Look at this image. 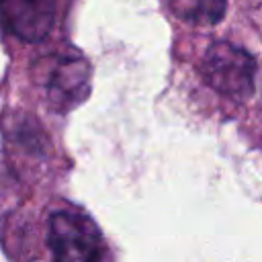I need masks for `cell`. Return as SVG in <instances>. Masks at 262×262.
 <instances>
[{
	"instance_id": "1",
	"label": "cell",
	"mask_w": 262,
	"mask_h": 262,
	"mask_svg": "<svg viewBox=\"0 0 262 262\" xmlns=\"http://www.w3.org/2000/svg\"><path fill=\"white\" fill-rule=\"evenodd\" d=\"M53 262H102L104 244L94 221L80 211H57L49 219Z\"/></svg>"
},
{
	"instance_id": "2",
	"label": "cell",
	"mask_w": 262,
	"mask_h": 262,
	"mask_svg": "<svg viewBox=\"0 0 262 262\" xmlns=\"http://www.w3.org/2000/svg\"><path fill=\"white\" fill-rule=\"evenodd\" d=\"M203 76L217 92L244 100L254 92L256 61L246 49L229 41H215L205 51Z\"/></svg>"
},
{
	"instance_id": "3",
	"label": "cell",
	"mask_w": 262,
	"mask_h": 262,
	"mask_svg": "<svg viewBox=\"0 0 262 262\" xmlns=\"http://www.w3.org/2000/svg\"><path fill=\"white\" fill-rule=\"evenodd\" d=\"M57 16V0H2V20L6 31L23 41L45 39Z\"/></svg>"
},
{
	"instance_id": "4",
	"label": "cell",
	"mask_w": 262,
	"mask_h": 262,
	"mask_svg": "<svg viewBox=\"0 0 262 262\" xmlns=\"http://www.w3.org/2000/svg\"><path fill=\"white\" fill-rule=\"evenodd\" d=\"M90 88V68L82 55H63L55 61L49 80L47 96L57 111H68L86 98Z\"/></svg>"
},
{
	"instance_id": "5",
	"label": "cell",
	"mask_w": 262,
	"mask_h": 262,
	"mask_svg": "<svg viewBox=\"0 0 262 262\" xmlns=\"http://www.w3.org/2000/svg\"><path fill=\"white\" fill-rule=\"evenodd\" d=\"M176 16L192 25H215L223 18L227 0H168Z\"/></svg>"
}]
</instances>
